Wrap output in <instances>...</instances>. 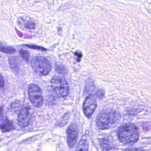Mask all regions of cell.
Here are the masks:
<instances>
[{
    "label": "cell",
    "instance_id": "6da1fadb",
    "mask_svg": "<svg viewBox=\"0 0 151 151\" xmlns=\"http://www.w3.org/2000/svg\"><path fill=\"white\" fill-rule=\"evenodd\" d=\"M120 118L119 113L112 109H106L97 116L96 124L100 129H107L116 124Z\"/></svg>",
    "mask_w": 151,
    "mask_h": 151
},
{
    "label": "cell",
    "instance_id": "7a4b0ae2",
    "mask_svg": "<svg viewBox=\"0 0 151 151\" xmlns=\"http://www.w3.org/2000/svg\"><path fill=\"white\" fill-rule=\"evenodd\" d=\"M117 136L119 140L124 144L135 143L139 139V130L133 124H124L119 127Z\"/></svg>",
    "mask_w": 151,
    "mask_h": 151
},
{
    "label": "cell",
    "instance_id": "3957f363",
    "mask_svg": "<svg viewBox=\"0 0 151 151\" xmlns=\"http://www.w3.org/2000/svg\"><path fill=\"white\" fill-rule=\"evenodd\" d=\"M31 66L35 73L40 76H47L51 70L50 61L41 55L35 56L32 59Z\"/></svg>",
    "mask_w": 151,
    "mask_h": 151
},
{
    "label": "cell",
    "instance_id": "277c9868",
    "mask_svg": "<svg viewBox=\"0 0 151 151\" xmlns=\"http://www.w3.org/2000/svg\"><path fill=\"white\" fill-rule=\"evenodd\" d=\"M52 90L59 97L67 96L69 92V86L67 81L60 76H54L51 81Z\"/></svg>",
    "mask_w": 151,
    "mask_h": 151
},
{
    "label": "cell",
    "instance_id": "5b68a950",
    "mask_svg": "<svg viewBox=\"0 0 151 151\" xmlns=\"http://www.w3.org/2000/svg\"><path fill=\"white\" fill-rule=\"evenodd\" d=\"M28 97L31 103L36 107H40L43 103V96L40 87L36 84H29L28 88Z\"/></svg>",
    "mask_w": 151,
    "mask_h": 151
},
{
    "label": "cell",
    "instance_id": "8992f818",
    "mask_svg": "<svg viewBox=\"0 0 151 151\" xmlns=\"http://www.w3.org/2000/svg\"><path fill=\"white\" fill-rule=\"evenodd\" d=\"M31 119V113L30 107L25 106L20 110L18 116V123L19 126L25 127L27 126Z\"/></svg>",
    "mask_w": 151,
    "mask_h": 151
},
{
    "label": "cell",
    "instance_id": "52a82bcc",
    "mask_svg": "<svg viewBox=\"0 0 151 151\" xmlns=\"http://www.w3.org/2000/svg\"><path fill=\"white\" fill-rule=\"evenodd\" d=\"M97 107V102L93 96H88L83 103V111L85 116L90 117Z\"/></svg>",
    "mask_w": 151,
    "mask_h": 151
},
{
    "label": "cell",
    "instance_id": "ba28073f",
    "mask_svg": "<svg viewBox=\"0 0 151 151\" xmlns=\"http://www.w3.org/2000/svg\"><path fill=\"white\" fill-rule=\"evenodd\" d=\"M78 131L76 125H70L67 130V141L70 147H73L77 140Z\"/></svg>",
    "mask_w": 151,
    "mask_h": 151
},
{
    "label": "cell",
    "instance_id": "9c48e42d",
    "mask_svg": "<svg viewBox=\"0 0 151 151\" xmlns=\"http://www.w3.org/2000/svg\"><path fill=\"white\" fill-rule=\"evenodd\" d=\"M12 123L3 113L2 106L0 107V129L2 132H8L14 130Z\"/></svg>",
    "mask_w": 151,
    "mask_h": 151
},
{
    "label": "cell",
    "instance_id": "30bf717a",
    "mask_svg": "<svg viewBox=\"0 0 151 151\" xmlns=\"http://www.w3.org/2000/svg\"><path fill=\"white\" fill-rule=\"evenodd\" d=\"M9 60V64L11 69L12 71L15 74H18L19 71V67H20V61L16 57H10L8 58Z\"/></svg>",
    "mask_w": 151,
    "mask_h": 151
},
{
    "label": "cell",
    "instance_id": "8fae6325",
    "mask_svg": "<svg viewBox=\"0 0 151 151\" xmlns=\"http://www.w3.org/2000/svg\"><path fill=\"white\" fill-rule=\"evenodd\" d=\"M100 145L101 148L103 150H109L113 149V145L111 142L106 138H103L100 140Z\"/></svg>",
    "mask_w": 151,
    "mask_h": 151
},
{
    "label": "cell",
    "instance_id": "7c38bea8",
    "mask_svg": "<svg viewBox=\"0 0 151 151\" xmlns=\"http://www.w3.org/2000/svg\"><path fill=\"white\" fill-rule=\"evenodd\" d=\"M88 142L86 139H82L79 142L78 146L77 147V150H88Z\"/></svg>",
    "mask_w": 151,
    "mask_h": 151
},
{
    "label": "cell",
    "instance_id": "4fadbf2b",
    "mask_svg": "<svg viewBox=\"0 0 151 151\" xmlns=\"http://www.w3.org/2000/svg\"><path fill=\"white\" fill-rule=\"evenodd\" d=\"M0 51L3 52H5V53L12 54L16 51V50L11 47L5 46V45H4L0 44Z\"/></svg>",
    "mask_w": 151,
    "mask_h": 151
},
{
    "label": "cell",
    "instance_id": "5bb4252c",
    "mask_svg": "<svg viewBox=\"0 0 151 151\" xmlns=\"http://www.w3.org/2000/svg\"><path fill=\"white\" fill-rule=\"evenodd\" d=\"M20 55L21 56V57L25 60L26 61H28L29 60V53L24 50H21L19 51Z\"/></svg>",
    "mask_w": 151,
    "mask_h": 151
},
{
    "label": "cell",
    "instance_id": "9a60e30c",
    "mask_svg": "<svg viewBox=\"0 0 151 151\" xmlns=\"http://www.w3.org/2000/svg\"><path fill=\"white\" fill-rule=\"evenodd\" d=\"M24 27L27 29H34L35 27V23L32 21H26L24 22Z\"/></svg>",
    "mask_w": 151,
    "mask_h": 151
},
{
    "label": "cell",
    "instance_id": "2e32d148",
    "mask_svg": "<svg viewBox=\"0 0 151 151\" xmlns=\"http://www.w3.org/2000/svg\"><path fill=\"white\" fill-rule=\"evenodd\" d=\"M25 46L31 48V49H35V50H44V51H46L47 50L42 47L40 46H38V45H24Z\"/></svg>",
    "mask_w": 151,
    "mask_h": 151
},
{
    "label": "cell",
    "instance_id": "e0dca14e",
    "mask_svg": "<svg viewBox=\"0 0 151 151\" xmlns=\"http://www.w3.org/2000/svg\"><path fill=\"white\" fill-rule=\"evenodd\" d=\"M56 70L60 74H64L65 72L64 68L61 65H56Z\"/></svg>",
    "mask_w": 151,
    "mask_h": 151
},
{
    "label": "cell",
    "instance_id": "ac0fdd59",
    "mask_svg": "<svg viewBox=\"0 0 151 151\" xmlns=\"http://www.w3.org/2000/svg\"><path fill=\"white\" fill-rule=\"evenodd\" d=\"M4 87V80L3 76L0 74V88Z\"/></svg>",
    "mask_w": 151,
    "mask_h": 151
}]
</instances>
